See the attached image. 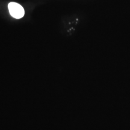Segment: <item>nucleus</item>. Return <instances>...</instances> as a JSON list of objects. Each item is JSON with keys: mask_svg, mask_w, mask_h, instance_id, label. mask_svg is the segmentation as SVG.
Here are the masks:
<instances>
[{"mask_svg": "<svg viewBox=\"0 0 130 130\" xmlns=\"http://www.w3.org/2000/svg\"><path fill=\"white\" fill-rule=\"evenodd\" d=\"M8 9L10 15L15 19H21L25 14L24 8L18 3L12 2L8 5Z\"/></svg>", "mask_w": 130, "mask_h": 130, "instance_id": "f257e3e1", "label": "nucleus"}]
</instances>
